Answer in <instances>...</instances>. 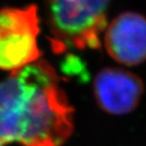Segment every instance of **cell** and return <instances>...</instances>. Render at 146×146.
Masks as SVG:
<instances>
[{"instance_id":"6da1fadb","label":"cell","mask_w":146,"mask_h":146,"mask_svg":"<svg viewBox=\"0 0 146 146\" xmlns=\"http://www.w3.org/2000/svg\"><path fill=\"white\" fill-rule=\"evenodd\" d=\"M73 132V109L57 73L43 59L0 82V146H63Z\"/></svg>"},{"instance_id":"7a4b0ae2","label":"cell","mask_w":146,"mask_h":146,"mask_svg":"<svg viewBox=\"0 0 146 146\" xmlns=\"http://www.w3.org/2000/svg\"><path fill=\"white\" fill-rule=\"evenodd\" d=\"M110 0H46L52 45L58 53L67 48L98 49L106 31Z\"/></svg>"},{"instance_id":"3957f363","label":"cell","mask_w":146,"mask_h":146,"mask_svg":"<svg viewBox=\"0 0 146 146\" xmlns=\"http://www.w3.org/2000/svg\"><path fill=\"white\" fill-rule=\"evenodd\" d=\"M40 19L35 5L0 10V69L12 72L38 61Z\"/></svg>"},{"instance_id":"277c9868","label":"cell","mask_w":146,"mask_h":146,"mask_svg":"<svg viewBox=\"0 0 146 146\" xmlns=\"http://www.w3.org/2000/svg\"><path fill=\"white\" fill-rule=\"evenodd\" d=\"M142 80L125 69L108 67L98 73L94 82L96 103L106 113L125 115L132 112L141 100Z\"/></svg>"},{"instance_id":"5b68a950","label":"cell","mask_w":146,"mask_h":146,"mask_svg":"<svg viewBox=\"0 0 146 146\" xmlns=\"http://www.w3.org/2000/svg\"><path fill=\"white\" fill-rule=\"evenodd\" d=\"M105 47L116 62L135 66L146 60V18L136 12H124L107 27Z\"/></svg>"}]
</instances>
